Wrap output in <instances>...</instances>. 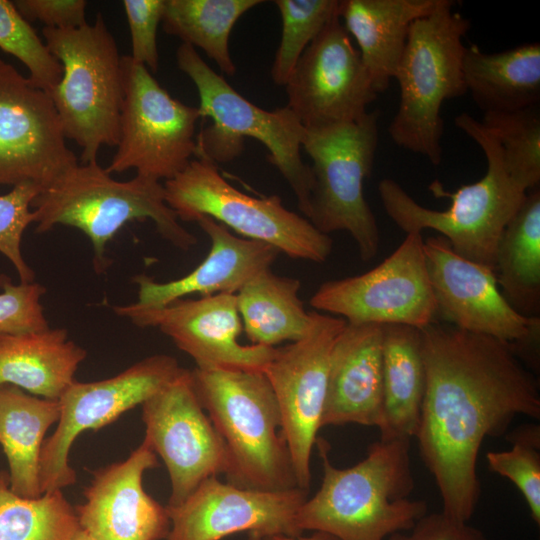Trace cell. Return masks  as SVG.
Returning <instances> with one entry per match:
<instances>
[{
  "mask_svg": "<svg viewBox=\"0 0 540 540\" xmlns=\"http://www.w3.org/2000/svg\"><path fill=\"white\" fill-rule=\"evenodd\" d=\"M420 332L426 378L415 438L442 512L469 522L480 497L484 439L518 415L539 419V383L507 342L437 321Z\"/></svg>",
  "mask_w": 540,
  "mask_h": 540,
  "instance_id": "1",
  "label": "cell"
},
{
  "mask_svg": "<svg viewBox=\"0 0 540 540\" xmlns=\"http://www.w3.org/2000/svg\"><path fill=\"white\" fill-rule=\"evenodd\" d=\"M323 467L319 490L299 508L301 533L323 532L338 540H384L410 530L427 513L423 500L409 496L414 489L410 440H379L366 457L340 469L330 462L329 444L318 437Z\"/></svg>",
  "mask_w": 540,
  "mask_h": 540,
  "instance_id": "2",
  "label": "cell"
},
{
  "mask_svg": "<svg viewBox=\"0 0 540 540\" xmlns=\"http://www.w3.org/2000/svg\"><path fill=\"white\" fill-rule=\"evenodd\" d=\"M454 123L485 155L487 169L481 179L455 192L446 191L439 181L432 182V194L451 201L443 211L422 206L390 178L379 182V196L387 215L406 234L435 230L449 241L455 253L495 272L498 242L527 191L510 177L498 141L480 121L462 113Z\"/></svg>",
  "mask_w": 540,
  "mask_h": 540,
  "instance_id": "3",
  "label": "cell"
},
{
  "mask_svg": "<svg viewBox=\"0 0 540 540\" xmlns=\"http://www.w3.org/2000/svg\"><path fill=\"white\" fill-rule=\"evenodd\" d=\"M190 376L198 401L225 444L226 482L260 491L299 488L265 373L194 368Z\"/></svg>",
  "mask_w": 540,
  "mask_h": 540,
  "instance_id": "4",
  "label": "cell"
},
{
  "mask_svg": "<svg viewBox=\"0 0 540 540\" xmlns=\"http://www.w3.org/2000/svg\"><path fill=\"white\" fill-rule=\"evenodd\" d=\"M32 207L37 233L56 225L82 231L92 244L98 273L108 266L107 244L124 225L135 220L150 219L164 239L182 250L198 242L167 204L160 181L139 175L118 181L97 161L66 171L35 197Z\"/></svg>",
  "mask_w": 540,
  "mask_h": 540,
  "instance_id": "5",
  "label": "cell"
},
{
  "mask_svg": "<svg viewBox=\"0 0 540 540\" xmlns=\"http://www.w3.org/2000/svg\"><path fill=\"white\" fill-rule=\"evenodd\" d=\"M454 4L444 0L434 12L412 23L394 75L400 99L389 135L395 144L426 157L434 166L442 160V104L467 93L462 58L470 21L452 10Z\"/></svg>",
  "mask_w": 540,
  "mask_h": 540,
  "instance_id": "6",
  "label": "cell"
},
{
  "mask_svg": "<svg viewBox=\"0 0 540 540\" xmlns=\"http://www.w3.org/2000/svg\"><path fill=\"white\" fill-rule=\"evenodd\" d=\"M179 69L197 88L201 118L212 125L196 138V157L214 163L228 162L240 155L244 138L262 143L268 160L282 174L297 198L298 208L307 218L313 176L301 157L305 128L287 106L264 110L239 94L217 74L191 45L182 43L176 51Z\"/></svg>",
  "mask_w": 540,
  "mask_h": 540,
  "instance_id": "7",
  "label": "cell"
},
{
  "mask_svg": "<svg viewBox=\"0 0 540 540\" xmlns=\"http://www.w3.org/2000/svg\"><path fill=\"white\" fill-rule=\"evenodd\" d=\"M44 43L63 67L49 92L66 139L81 149L82 163L97 161L103 146L119 140L123 103L122 56L98 13L93 24L42 30Z\"/></svg>",
  "mask_w": 540,
  "mask_h": 540,
  "instance_id": "8",
  "label": "cell"
},
{
  "mask_svg": "<svg viewBox=\"0 0 540 540\" xmlns=\"http://www.w3.org/2000/svg\"><path fill=\"white\" fill-rule=\"evenodd\" d=\"M165 199L179 220L208 216L241 237L271 245L290 258L325 262L332 239L306 217L287 209L278 195L255 197L231 185L205 157L163 184Z\"/></svg>",
  "mask_w": 540,
  "mask_h": 540,
  "instance_id": "9",
  "label": "cell"
},
{
  "mask_svg": "<svg viewBox=\"0 0 540 540\" xmlns=\"http://www.w3.org/2000/svg\"><path fill=\"white\" fill-rule=\"evenodd\" d=\"M379 111L335 126L305 129L302 148L311 158L313 185L307 219L322 233L346 231L362 261L379 250L376 218L363 194L378 145Z\"/></svg>",
  "mask_w": 540,
  "mask_h": 540,
  "instance_id": "10",
  "label": "cell"
},
{
  "mask_svg": "<svg viewBox=\"0 0 540 540\" xmlns=\"http://www.w3.org/2000/svg\"><path fill=\"white\" fill-rule=\"evenodd\" d=\"M122 71L119 140L106 170L111 174L134 169L142 177L170 180L196 157L199 109L172 97L129 55L122 56Z\"/></svg>",
  "mask_w": 540,
  "mask_h": 540,
  "instance_id": "11",
  "label": "cell"
},
{
  "mask_svg": "<svg viewBox=\"0 0 540 540\" xmlns=\"http://www.w3.org/2000/svg\"><path fill=\"white\" fill-rule=\"evenodd\" d=\"M423 244L422 233H407L371 270L322 283L310 298L311 307L348 324H398L421 330L437 315Z\"/></svg>",
  "mask_w": 540,
  "mask_h": 540,
  "instance_id": "12",
  "label": "cell"
},
{
  "mask_svg": "<svg viewBox=\"0 0 540 540\" xmlns=\"http://www.w3.org/2000/svg\"><path fill=\"white\" fill-rule=\"evenodd\" d=\"M184 368L170 355H153L121 373L99 381H74L59 398L60 417L45 439L40 459V487L63 490L77 481L70 466L73 442L84 431L101 429L125 412L142 405L175 379Z\"/></svg>",
  "mask_w": 540,
  "mask_h": 540,
  "instance_id": "13",
  "label": "cell"
},
{
  "mask_svg": "<svg viewBox=\"0 0 540 540\" xmlns=\"http://www.w3.org/2000/svg\"><path fill=\"white\" fill-rule=\"evenodd\" d=\"M307 334L277 348L264 370L275 394L281 433L288 446L297 484L311 483V455L322 428L329 360L334 342L346 325L343 318L315 310Z\"/></svg>",
  "mask_w": 540,
  "mask_h": 540,
  "instance_id": "14",
  "label": "cell"
},
{
  "mask_svg": "<svg viewBox=\"0 0 540 540\" xmlns=\"http://www.w3.org/2000/svg\"><path fill=\"white\" fill-rule=\"evenodd\" d=\"M143 442L163 460L171 482L166 506L181 504L204 480L225 474V444L183 371L142 405Z\"/></svg>",
  "mask_w": 540,
  "mask_h": 540,
  "instance_id": "15",
  "label": "cell"
},
{
  "mask_svg": "<svg viewBox=\"0 0 540 540\" xmlns=\"http://www.w3.org/2000/svg\"><path fill=\"white\" fill-rule=\"evenodd\" d=\"M423 248L437 315L462 330L511 344L521 359L530 350L535 353L540 317L517 312L492 269L461 257L441 235L425 239Z\"/></svg>",
  "mask_w": 540,
  "mask_h": 540,
  "instance_id": "16",
  "label": "cell"
},
{
  "mask_svg": "<svg viewBox=\"0 0 540 540\" xmlns=\"http://www.w3.org/2000/svg\"><path fill=\"white\" fill-rule=\"evenodd\" d=\"M77 164L49 94L0 58V185L43 190Z\"/></svg>",
  "mask_w": 540,
  "mask_h": 540,
  "instance_id": "17",
  "label": "cell"
},
{
  "mask_svg": "<svg viewBox=\"0 0 540 540\" xmlns=\"http://www.w3.org/2000/svg\"><path fill=\"white\" fill-rule=\"evenodd\" d=\"M285 87L287 107L305 129L353 122L377 98L339 15L304 50Z\"/></svg>",
  "mask_w": 540,
  "mask_h": 540,
  "instance_id": "18",
  "label": "cell"
},
{
  "mask_svg": "<svg viewBox=\"0 0 540 540\" xmlns=\"http://www.w3.org/2000/svg\"><path fill=\"white\" fill-rule=\"evenodd\" d=\"M113 310L136 326L158 328L201 370L264 372L277 351L276 347L240 343L243 326L236 294L182 298L161 307L132 303L114 306Z\"/></svg>",
  "mask_w": 540,
  "mask_h": 540,
  "instance_id": "19",
  "label": "cell"
},
{
  "mask_svg": "<svg viewBox=\"0 0 540 540\" xmlns=\"http://www.w3.org/2000/svg\"><path fill=\"white\" fill-rule=\"evenodd\" d=\"M308 491H260L204 480L181 504L166 506L170 531L165 540H221L240 532L248 540L273 535L298 536L296 515Z\"/></svg>",
  "mask_w": 540,
  "mask_h": 540,
  "instance_id": "20",
  "label": "cell"
},
{
  "mask_svg": "<svg viewBox=\"0 0 540 540\" xmlns=\"http://www.w3.org/2000/svg\"><path fill=\"white\" fill-rule=\"evenodd\" d=\"M157 455L142 442L123 461L91 472L75 507L80 528L94 540H165L170 531L166 506L143 487V475L158 467Z\"/></svg>",
  "mask_w": 540,
  "mask_h": 540,
  "instance_id": "21",
  "label": "cell"
},
{
  "mask_svg": "<svg viewBox=\"0 0 540 540\" xmlns=\"http://www.w3.org/2000/svg\"><path fill=\"white\" fill-rule=\"evenodd\" d=\"M383 325L346 323L331 350L322 427L383 424Z\"/></svg>",
  "mask_w": 540,
  "mask_h": 540,
  "instance_id": "22",
  "label": "cell"
},
{
  "mask_svg": "<svg viewBox=\"0 0 540 540\" xmlns=\"http://www.w3.org/2000/svg\"><path fill=\"white\" fill-rule=\"evenodd\" d=\"M195 222L210 239L208 255L179 279L157 282L144 274L135 276L137 305L161 307L191 294H236L256 275L270 269L280 254L271 245L234 235L208 216H200Z\"/></svg>",
  "mask_w": 540,
  "mask_h": 540,
  "instance_id": "23",
  "label": "cell"
},
{
  "mask_svg": "<svg viewBox=\"0 0 540 540\" xmlns=\"http://www.w3.org/2000/svg\"><path fill=\"white\" fill-rule=\"evenodd\" d=\"M444 0H340L339 18L356 40L376 93L394 78L412 23Z\"/></svg>",
  "mask_w": 540,
  "mask_h": 540,
  "instance_id": "24",
  "label": "cell"
},
{
  "mask_svg": "<svg viewBox=\"0 0 540 540\" xmlns=\"http://www.w3.org/2000/svg\"><path fill=\"white\" fill-rule=\"evenodd\" d=\"M86 350L62 328L0 333V384L16 386L45 399L59 400L75 381Z\"/></svg>",
  "mask_w": 540,
  "mask_h": 540,
  "instance_id": "25",
  "label": "cell"
},
{
  "mask_svg": "<svg viewBox=\"0 0 540 540\" xmlns=\"http://www.w3.org/2000/svg\"><path fill=\"white\" fill-rule=\"evenodd\" d=\"M462 73L466 91L484 113L539 105V43L495 53H486L475 44L466 46Z\"/></svg>",
  "mask_w": 540,
  "mask_h": 540,
  "instance_id": "26",
  "label": "cell"
},
{
  "mask_svg": "<svg viewBox=\"0 0 540 540\" xmlns=\"http://www.w3.org/2000/svg\"><path fill=\"white\" fill-rule=\"evenodd\" d=\"M60 417L58 400L0 384V445L9 467L11 490L22 497L42 495L40 459L45 434Z\"/></svg>",
  "mask_w": 540,
  "mask_h": 540,
  "instance_id": "27",
  "label": "cell"
},
{
  "mask_svg": "<svg viewBox=\"0 0 540 540\" xmlns=\"http://www.w3.org/2000/svg\"><path fill=\"white\" fill-rule=\"evenodd\" d=\"M383 424L380 440L408 439L418 430L425 392L420 329L383 325Z\"/></svg>",
  "mask_w": 540,
  "mask_h": 540,
  "instance_id": "28",
  "label": "cell"
},
{
  "mask_svg": "<svg viewBox=\"0 0 540 540\" xmlns=\"http://www.w3.org/2000/svg\"><path fill=\"white\" fill-rule=\"evenodd\" d=\"M296 278L264 270L237 293L243 330L254 345L275 347L303 338L311 327L313 312H307L298 296Z\"/></svg>",
  "mask_w": 540,
  "mask_h": 540,
  "instance_id": "29",
  "label": "cell"
},
{
  "mask_svg": "<svg viewBox=\"0 0 540 540\" xmlns=\"http://www.w3.org/2000/svg\"><path fill=\"white\" fill-rule=\"evenodd\" d=\"M495 275L501 293L520 314H540V190L527 192L498 242Z\"/></svg>",
  "mask_w": 540,
  "mask_h": 540,
  "instance_id": "30",
  "label": "cell"
},
{
  "mask_svg": "<svg viewBox=\"0 0 540 540\" xmlns=\"http://www.w3.org/2000/svg\"><path fill=\"white\" fill-rule=\"evenodd\" d=\"M262 0H165L163 31L199 47L227 75L236 73L229 39L238 19Z\"/></svg>",
  "mask_w": 540,
  "mask_h": 540,
  "instance_id": "31",
  "label": "cell"
},
{
  "mask_svg": "<svg viewBox=\"0 0 540 540\" xmlns=\"http://www.w3.org/2000/svg\"><path fill=\"white\" fill-rule=\"evenodd\" d=\"M80 529L62 490L22 497L11 490L8 471L0 470V540H74Z\"/></svg>",
  "mask_w": 540,
  "mask_h": 540,
  "instance_id": "32",
  "label": "cell"
},
{
  "mask_svg": "<svg viewBox=\"0 0 540 540\" xmlns=\"http://www.w3.org/2000/svg\"><path fill=\"white\" fill-rule=\"evenodd\" d=\"M483 126L498 141L510 177L525 191L540 183V107L484 113Z\"/></svg>",
  "mask_w": 540,
  "mask_h": 540,
  "instance_id": "33",
  "label": "cell"
},
{
  "mask_svg": "<svg viewBox=\"0 0 540 540\" xmlns=\"http://www.w3.org/2000/svg\"><path fill=\"white\" fill-rule=\"evenodd\" d=\"M282 35L271 68L273 81L285 86L299 58L326 24L338 15V0H275Z\"/></svg>",
  "mask_w": 540,
  "mask_h": 540,
  "instance_id": "34",
  "label": "cell"
},
{
  "mask_svg": "<svg viewBox=\"0 0 540 540\" xmlns=\"http://www.w3.org/2000/svg\"><path fill=\"white\" fill-rule=\"evenodd\" d=\"M0 49L21 61L29 78L47 93L59 83L61 63L9 0H0Z\"/></svg>",
  "mask_w": 540,
  "mask_h": 540,
  "instance_id": "35",
  "label": "cell"
},
{
  "mask_svg": "<svg viewBox=\"0 0 540 540\" xmlns=\"http://www.w3.org/2000/svg\"><path fill=\"white\" fill-rule=\"evenodd\" d=\"M512 447L489 451L487 464L491 471L510 480L523 495L533 521L540 524V432L538 426L516 430Z\"/></svg>",
  "mask_w": 540,
  "mask_h": 540,
  "instance_id": "36",
  "label": "cell"
},
{
  "mask_svg": "<svg viewBox=\"0 0 540 540\" xmlns=\"http://www.w3.org/2000/svg\"><path fill=\"white\" fill-rule=\"evenodd\" d=\"M41 191L39 185L24 182L0 195V253L13 265L21 283L34 280V272L23 257L21 245L24 231L35 221L31 207Z\"/></svg>",
  "mask_w": 540,
  "mask_h": 540,
  "instance_id": "37",
  "label": "cell"
},
{
  "mask_svg": "<svg viewBox=\"0 0 540 540\" xmlns=\"http://www.w3.org/2000/svg\"><path fill=\"white\" fill-rule=\"evenodd\" d=\"M0 333L20 334L49 328L40 299L45 288L39 283L14 284L0 276Z\"/></svg>",
  "mask_w": 540,
  "mask_h": 540,
  "instance_id": "38",
  "label": "cell"
},
{
  "mask_svg": "<svg viewBox=\"0 0 540 540\" xmlns=\"http://www.w3.org/2000/svg\"><path fill=\"white\" fill-rule=\"evenodd\" d=\"M165 0H124L123 7L131 37V55L149 71L159 67L158 26L162 21Z\"/></svg>",
  "mask_w": 540,
  "mask_h": 540,
  "instance_id": "39",
  "label": "cell"
},
{
  "mask_svg": "<svg viewBox=\"0 0 540 540\" xmlns=\"http://www.w3.org/2000/svg\"><path fill=\"white\" fill-rule=\"evenodd\" d=\"M19 13L28 21L47 28H77L87 23L85 0H15Z\"/></svg>",
  "mask_w": 540,
  "mask_h": 540,
  "instance_id": "40",
  "label": "cell"
},
{
  "mask_svg": "<svg viewBox=\"0 0 540 540\" xmlns=\"http://www.w3.org/2000/svg\"><path fill=\"white\" fill-rule=\"evenodd\" d=\"M387 540H488L469 522L456 520L445 513L425 514L408 531L395 533Z\"/></svg>",
  "mask_w": 540,
  "mask_h": 540,
  "instance_id": "41",
  "label": "cell"
},
{
  "mask_svg": "<svg viewBox=\"0 0 540 540\" xmlns=\"http://www.w3.org/2000/svg\"><path fill=\"white\" fill-rule=\"evenodd\" d=\"M262 540H338L332 535L323 532H312V534L303 536L273 535Z\"/></svg>",
  "mask_w": 540,
  "mask_h": 540,
  "instance_id": "42",
  "label": "cell"
},
{
  "mask_svg": "<svg viewBox=\"0 0 540 540\" xmlns=\"http://www.w3.org/2000/svg\"><path fill=\"white\" fill-rule=\"evenodd\" d=\"M74 540H94L89 534H87L84 530L80 529L77 535L75 536Z\"/></svg>",
  "mask_w": 540,
  "mask_h": 540,
  "instance_id": "43",
  "label": "cell"
}]
</instances>
